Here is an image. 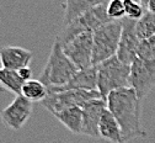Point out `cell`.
Masks as SVG:
<instances>
[{"label": "cell", "mask_w": 155, "mask_h": 143, "mask_svg": "<svg viewBox=\"0 0 155 143\" xmlns=\"http://www.w3.org/2000/svg\"><path fill=\"white\" fill-rule=\"evenodd\" d=\"M106 105L120 124L123 143L147 136L142 127V99L133 88L112 91L106 99Z\"/></svg>", "instance_id": "1"}, {"label": "cell", "mask_w": 155, "mask_h": 143, "mask_svg": "<svg viewBox=\"0 0 155 143\" xmlns=\"http://www.w3.org/2000/svg\"><path fill=\"white\" fill-rule=\"evenodd\" d=\"M78 72L79 69L65 54L61 43L54 41L40 80L48 89L61 88L67 85Z\"/></svg>", "instance_id": "2"}, {"label": "cell", "mask_w": 155, "mask_h": 143, "mask_svg": "<svg viewBox=\"0 0 155 143\" xmlns=\"http://www.w3.org/2000/svg\"><path fill=\"white\" fill-rule=\"evenodd\" d=\"M96 67H97V91L101 94L104 100H106L107 96L114 90L130 87V66L121 62L117 56L105 60Z\"/></svg>", "instance_id": "3"}, {"label": "cell", "mask_w": 155, "mask_h": 143, "mask_svg": "<svg viewBox=\"0 0 155 143\" xmlns=\"http://www.w3.org/2000/svg\"><path fill=\"white\" fill-rule=\"evenodd\" d=\"M122 35V20L110 21L92 33V66H97L105 60L117 56L120 39Z\"/></svg>", "instance_id": "4"}, {"label": "cell", "mask_w": 155, "mask_h": 143, "mask_svg": "<svg viewBox=\"0 0 155 143\" xmlns=\"http://www.w3.org/2000/svg\"><path fill=\"white\" fill-rule=\"evenodd\" d=\"M106 3L91 9L90 11L85 12L84 15L79 16L78 19H75L70 24L65 25L63 27V30L59 32V35L57 36L55 41L59 42L61 46H64L69 41H71L74 37L79 36L81 33H86V32L94 33L96 30L104 26L105 24L112 21L107 16Z\"/></svg>", "instance_id": "5"}, {"label": "cell", "mask_w": 155, "mask_h": 143, "mask_svg": "<svg viewBox=\"0 0 155 143\" xmlns=\"http://www.w3.org/2000/svg\"><path fill=\"white\" fill-rule=\"evenodd\" d=\"M95 99H102L97 90H63V91H48L47 97L41 103L52 115L69 107H84L87 103Z\"/></svg>", "instance_id": "6"}, {"label": "cell", "mask_w": 155, "mask_h": 143, "mask_svg": "<svg viewBox=\"0 0 155 143\" xmlns=\"http://www.w3.org/2000/svg\"><path fill=\"white\" fill-rule=\"evenodd\" d=\"M129 84L143 100L155 87V59L135 58L130 66Z\"/></svg>", "instance_id": "7"}, {"label": "cell", "mask_w": 155, "mask_h": 143, "mask_svg": "<svg viewBox=\"0 0 155 143\" xmlns=\"http://www.w3.org/2000/svg\"><path fill=\"white\" fill-rule=\"evenodd\" d=\"M62 47L65 54L71 59V62L78 67L79 70L92 66L94 38L91 32L81 33L74 37Z\"/></svg>", "instance_id": "8"}, {"label": "cell", "mask_w": 155, "mask_h": 143, "mask_svg": "<svg viewBox=\"0 0 155 143\" xmlns=\"http://www.w3.org/2000/svg\"><path fill=\"white\" fill-rule=\"evenodd\" d=\"M140 39L137 33V21L124 17L122 20V35L120 39V46L117 57L124 64L132 66V63L138 57V49Z\"/></svg>", "instance_id": "9"}, {"label": "cell", "mask_w": 155, "mask_h": 143, "mask_svg": "<svg viewBox=\"0 0 155 143\" xmlns=\"http://www.w3.org/2000/svg\"><path fill=\"white\" fill-rule=\"evenodd\" d=\"M32 115V103L22 95H16L14 101L0 112L3 124L12 131L21 130Z\"/></svg>", "instance_id": "10"}, {"label": "cell", "mask_w": 155, "mask_h": 143, "mask_svg": "<svg viewBox=\"0 0 155 143\" xmlns=\"http://www.w3.org/2000/svg\"><path fill=\"white\" fill-rule=\"evenodd\" d=\"M106 100L104 99H95L91 100L83 107V126H81V134L100 138L99 126L104 111L106 110Z\"/></svg>", "instance_id": "11"}, {"label": "cell", "mask_w": 155, "mask_h": 143, "mask_svg": "<svg viewBox=\"0 0 155 143\" xmlns=\"http://www.w3.org/2000/svg\"><path fill=\"white\" fill-rule=\"evenodd\" d=\"M32 57V52L22 47L5 46L0 48V63L5 69L17 72L24 67H28Z\"/></svg>", "instance_id": "12"}, {"label": "cell", "mask_w": 155, "mask_h": 143, "mask_svg": "<svg viewBox=\"0 0 155 143\" xmlns=\"http://www.w3.org/2000/svg\"><path fill=\"white\" fill-rule=\"evenodd\" d=\"M97 90V67L91 66L85 69H80L78 72L69 83L61 88L48 89V91H63V90Z\"/></svg>", "instance_id": "13"}, {"label": "cell", "mask_w": 155, "mask_h": 143, "mask_svg": "<svg viewBox=\"0 0 155 143\" xmlns=\"http://www.w3.org/2000/svg\"><path fill=\"white\" fill-rule=\"evenodd\" d=\"M106 0H65L64 4V16L63 24L64 26L74 21L75 19L90 11L91 9L105 4Z\"/></svg>", "instance_id": "14"}, {"label": "cell", "mask_w": 155, "mask_h": 143, "mask_svg": "<svg viewBox=\"0 0 155 143\" xmlns=\"http://www.w3.org/2000/svg\"><path fill=\"white\" fill-rule=\"evenodd\" d=\"M99 133H100L101 138H104L111 143H123V137H122V131H121L120 124L107 107L104 111L101 121H100Z\"/></svg>", "instance_id": "15"}, {"label": "cell", "mask_w": 155, "mask_h": 143, "mask_svg": "<svg viewBox=\"0 0 155 143\" xmlns=\"http://www.w3.org/2000/svg\"><path fill=\"white\" fill-rule=\"evenodd\" d=\"M53 116L61 122L63 126L67 127L74 134H81L83 126V109L81 107H69L64 109L59 112L53 114Z\"/></svg>", "instance_id": "16"}, {"label": "cell", "mask_w": 155, "mask_h": 143, "mask_svg": "<svg viewBox=\"0 0 155 143\" xmlns=\"http://www.w3.org/2000/svg\"><path fill=\"white\" fill-rule=\"evenodd\" d=\"M21 95L31 103H42L48 95V88L40 79H31L24 83Z\"/></svg>", "instance_id": "17"}, {"label": "cell", "mask_w": 155, "mask_h": 143, "mask_svg": "<svg viewBox=\"0 0 155 143\" xmlns=\"http://www.w3.org/2000/svg\"><path fill=\"white\" fill-rule=\"evenodd\" d=\"M25 81L21 79L16 70H10L5 68H0V87L3 89L15 94L21 95V89Z\"/></svg>", "instance_id": "18"}, {"label": "cell", "mask_w": 155, "mask_h": 143, "mask_svg": "<svg viewBox=\"0 0 155 143\" xmlns=\"http://www.w3.org/2000/svg\"><path fill=\"white\" fill-rule=\"evenodd\" d=\"M137 33L140 41L155 37V14L147 11L139 21H137Z\"/></svg>", "instance_id": "19"}, {"label": "cell", "mask_w": 155, "mask_h": 143, "mask_svg": "<svg viewBox=\"0 0 155 143\" xmlns=\"http://www.w3.org/2000/svg\"><path fill=\"white\" fill-rule=\"evenodd\" d=\"M107 16L113 21H120L126 17L124 2L123 0H108L106 3Z\"/></svg>", "instance_id": "20"}, {"label": "cell", "mask_w": 155, "mask_h": 143, "mask_svg": "<svg viewBox=\"0 0 155 143\" xmlns=\"http://www.w3.org/2000/svg\"><path fill=\"white\" fill-rule=\"evenodd\" d=\"M123 2H124V11H126L127 19L134 20V21H139L147 12V10L140 3H137L134 0H123Z\"/></svg>", "instance_id": "21"}, {"label": "cell", "mask_w": 155, "mask_h": 143, "mask_svg": "<svg viewBox=\"0 0 155 143\" xmlns=\"http://www.w3.org/2000/svg\"><path fill=\"white\" fill-rule=\"evenodd\" d=\"M138 57L142 59H155V37L140 41L139 49H138Z\"/></svg>", "instance_id": "22"}, {"label": "cell", "mask_w": 155, "mask_h": 143, "mask_svg": "<svg viewBox=\"0 0 155 143\" xmlns=\"http://www.w3.org/2000/svg\"><path fill=\"white\" fill-rule=\"evenodd\" d=\"M17 73H18V75L21 77V79L24 81H27V80L32 79V70H31L30 67H24L20 70H17Z\"/></svg>", "instance_id": "23"}, {"label": "cell", "mask_w": 155, "mask_h": 143, "mask_svg": "<svg viewBox=\"0 0 155 143\" xmlns=\"http://www.w3.org/2000/svg\"><path fill=\"white\" fill-rule=\"evenodd\" d=\"M145 10L148 12H151V14H155V0H149V3L145 8Z\"/></svg>", "instance_id": "24"}, {"label": "cell", "mask_w": 155, "mask_h": 143, "mask_svg": "<svg viewBox=\"0 0 155 143\" xmlns=\"http://www.w3.org/2000/svg\"><path fill=\"white\" fill-rule=\"evenodd\" d=\"M148 3H149V0H140V4L144 6V9L147 8V5H148Z\"/></svg>", "instance_id": "25"}, {"label": "cell", "mask_w": 155, "mask_h": 143, "mask_svg": "<svg viewBox=\"0 0 155 143\" xmlns=\"http://www.w3.org/2000/svg\"><path fill=\"white\" fill-rule=\"evenodd\" d=\"M134 2H137V3H140V0H134Z\"/></svg>", "instance_id": "26"}, {"label": "cell", "mask_w": 155, "mask_h": 143, "mask_svg": "<svg viewBox=\"0 0 155 143\" xmlns=\"http://www.w3.org/2000/svg\"><path fill=\"white\" fill-rule=\"evenodd\" d=\"M106 2H108V0H106Z\"/></svg>", "instance_id": "27"}]
</instances>
